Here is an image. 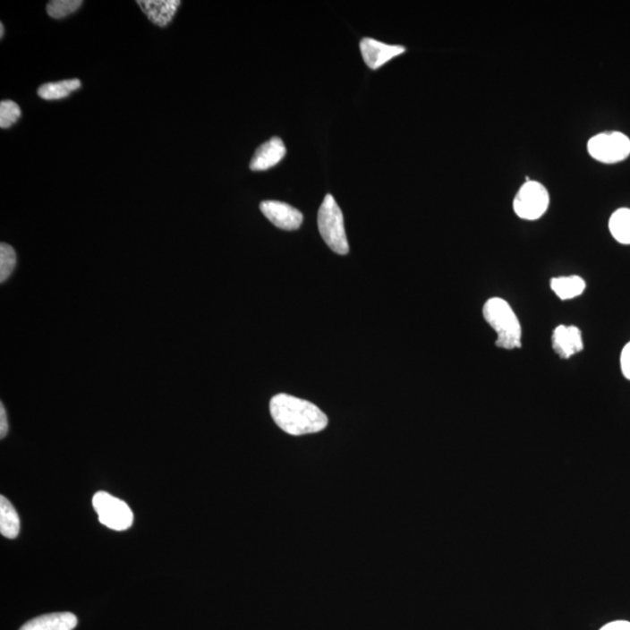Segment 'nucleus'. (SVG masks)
<instances>
[{
  "label": "nucleus",
  "mask_w": 630,
  "mask_h": 630,
  "mask_svg": "<svg viewBox=\"0 0 630 630\" xmlns=\"http://www.w3.org/2000/svg\"><path fill=\"white\" fill-rule=\"evenodd\" d=\"M270 413L277 426L291 436L320 432L328 425V416L317 405L286 394L271 399Z\"/></svg>",
  "instance_id": "1"
},
{
  "label": "nucleus",
  "mask_w": 630,
  "mask_h": 630,
  "mask_svg": "<svg viewBox=\"0 0 630 630\" xmlns=\"http://www.w3.org/2000/svg\"><path fill=\"white\" fill-rule=\"evenodd\" d=\"M483 318L498 333L497 345L503 349L522 347L520 321L509 303L502 298H491L483 306Z\"/></svg>",
  "instance_id": "2"
},
{
  "label": "nucleus",
  "mask_w": 630,
  "mask_h": 630,
  "mask_svg": "<svg viewBox=\"0 0 630 630\" xmlns=\"http://www.w3.org/2000/svg\"><path fill=\"white\" fill-rule=\"evenodd\" d=\"M318 226L321 237L334 252L347 255L349 244L345 235L344 215L333 195H326L319 209Z\"/></svg>",
  "instance_id": "3"
},
{
  "label": "nucleus",
  "mask_w": 630,
  "mask_h": 630,
  "mask_svg": "<svg viewBox=\"0 0 630 630\" xmlns=\"http://www.w3.org/2000/svg\"><path fill=\"white\" fill-rule=\"evenodd\" d=\"M92 507L103 525L116 532H124L133 524V513L128 503L106 491H98L92 498Z\"/></svg>",
  "instance_id": "4"
},
{
  "label": "nucleus",
  "mask_w": 630,
  "mask_h": 630,
  "mask_svg": "<svg viewBox=\"0 0 630 630\" xmlns=\"http://www.w3.org/2000/svg\"><path fill=\"white\" fill-rule=\"evenodd\" d=\"M550 205V195L543 184L526 180L514 200V210L524 220H539Z\"/></svg>",
  "instance_id": "5"
},
{
  "label": "nucleus",
  "mask_w": 630,
  "mask_h": 630,
  "mask_svg": "<svg viewBox=\"0 0 630 630\" xmlns=\"http://www.w3.org/2000/svg\"><path fill=\"white\" fill-rule=\"evenodd\" d=\"M587 149L591 157L600 163H620L630 155V140L621 132H602L591 138Z\"/></svg>",
  "instance_id": "6"
},
{
  "label": "nucleus",
  "mask_w": 630,
  "mask_h": 630,
  "mask_svg": "<svg viewBox=\"0 0 630 630\" xmlns=\"http://www.w3.org/2000/svg\"><path fill=\"white\" fill-rule=\"evenodd\" d=\"M260 210L264 217L275 225L277 228L283 230H297L302 225L303 217L301 211L287 203L280 201H263L260 203Z\"/></svg>",
  "instance_id": "7"
},
{
  "label": "nucleus",
  "mask_w": 630,
  "mask_h": 630,
  "mask_svg": "<svg viewBox=\"0 0 630 630\" xmlns=\"http://www.w3.org/2000/svg\"><path fill=\"white\" fill-rule=\"evenodd\" d=\"M361 54H362L364 63L372 71L381 68L383 64L389 63L394 57L401 55L406 51L405 47L397 45H387L384 42L366 38L360 42Z\"/></svg>",
  "instance_id": "8"
},
{
  "label": "nucleus",
  "mask_w": 630,
  "mask_h": 630,
  "mask_svg": "<svg viewBox=\"0 0 630 630\" xmlns=\"http://www.w3.org/2000/svg\"><path fill=\"white\" fill-rule=\"evenodd\" d=\"M552 347L562 359H570L583 351L582 332L575 326H558L553 332Z\"/></svg>",
  "instance_id": "9"
},
{
  "label": "nucleus",
  "mask_w": 630,
  "mask_h": 630,
  "mask_svg": "<svg viewBox=\"0 0 630 630\" xmlns=\"http://www.w3.org/2000/svg\"><path fill=\"white\" fill-rule=\"evenodd\" d=\"M285 155L286 148L283 140L278 137L271 138L256 149L255 156L250 163V168L252 171H267L279 164Z\"/></svg>",
  "instance_id": "10"
},
{
  "label": "nucleus",
  "mask_w": 630,
  "mask_h": 630,
  "mask_svg": "<svg viewBox=\"0 0 630 630\" xmlns=\"http://www.w3.org/2000/svg\"><path fill=\"white\" fill-rule=\"evenodd\" d=\"M137 4L153 24L165 27L170 24L182 2L179 0H140Z\"/></svg>",
  "instance_id": "11"
},
{
  "label": "nucleus",
  "mask_w": 630,
  "mask_h": 630,
  "mask_svg": "<svg viewBox=\"0 0 630 630\" xmlns=\"http://www.w3.org/2000/svg\"><path fill=\"white\" fill-rule=\"evenodd\" d=\"M78 626V617L72 613H52L26 622L21 630H72Z\"/></svg>",
  "instance_id": "12"
},
{
  "label": "nucleus",
  "mask_w": 630,
  "mask_h": 630,
  "mask_svg": "<svg viewBox=\"0 0 630 630\" xmlns=\"http://www.w3.org/2000/svg\"><path fill=\"white\" fill-rule=\"evenodd\" d=\"M21 532V518L17 510L5 497H0V532L6 539L13 540Z\"/></svg>",
  "instance_id": "13"
},
{
  "label": "nucleus",
  "mask_w": 630,
  "mask_h": 630,
  "mask_svg": "<svg viewBox=\"0 0 630 630\" xmlns=\"http://www.w3.org/2000/svg\"><path fill=\"white\" fill-rule=\"evenodd\" d=\"M551 289L559 299L567 301L579 297L586 289L585 280L579 276L558 277L551 280Z\"/></svg>",
  "instance_id": "14"
},
{
  "label": "nucleus",
  "mask_w": 630,
  "mask_h": 630,
  "mask_svg": "<svg viewBox=\"0 0 630 630\" xmlns=\"http://www.w3.org/2000/svg\"><path fill=\"white\" fill-rule=\"evenodd\" d=\"M81 81L78 79L60 81V82L46 83L39 88L38 95L46 101L63 99L80 89Z\"/></svg>",
  "instance_id": "15"
},
{
  "label": "nucleus",
  "mask_w": 630,
  "mask_h": 630,
  "mask_svg": "<svg viewBox=\"0 0 630 630\" xmlns=\"http://www.w3.org/2000/svg\"><path fill=\"white\" fill-rule=\"evenodd\" d=\"M609 230L618 243L630 244V209L614 211L609 220Z\"/></svg>",
  "instance_id": "16"
},
{
  "label": "nucleus",
  "mask_w": 630,
  "mask_h": 630,
  "mask_svg": "<svg viewBox=\"0 0 630 630\" xmlns=\"http://www.w3.org/2000/svg\"><path fill=\"white\" fill-rule=\"evenodd\" d=\"M82 0H53L47 5V13L54 19H63L76 13L82 5Z\"/></svg>",
  "instance_id": "17"
},
{
  "label": "nucleus",
  "mask_w": 630,
  "mask_h": 630,
  "mask_svg": "<svg viewBox=\"0 0 630 630\" xmlns=\"http://www.w3.org/2000/svg\"><path fill=\"white\" fill-rule=\"evenodd\" d=\"M15 264H17V255L14 249L6 243L0 244V282L4 283L9 279Z\"/></svg>",
  "instance_id": "18"
},
{
  "label": "nucleus",
  "mask_w": 630,
  "mask_h": 630,
  "mask_svg": "<svg viewBox=\"0 0 630 630\" xmlns=\"http://www.w3.org/2000/svg\"><path fill=\"white\" fill-rule=\"evenodd\" d=\"M21 116V107L13 101H3L0 103V128L9 129L17 123Z\"/></svg>",
  "instance_id": "19"
},
{
  "label": "nucleus",
  "mask_w": 630,
  "mask_h": 630,
  "mask_svg": "<svg viewBox=\"0 0 630 630\" xmlns=\"http://www.w3.org/2000/svg\"><path fill=\"white\" fill-rule=\"evenodd\" d=\"M621 370L625 378L630 381V342L625 345L621 353Z\"/></svg>",
  "instance_id": "20"
},
{
  "label": "nucleus",
  "mask_w": 630,
  "mask_h": 630,
  "mask_svg": "<svg viewBox=\"0 0 630 630\" xmlns=\"http://www.w3.org/2000/svg\"><path fill=\"white\" fill-rule=\"evenodd\" d=\"M7 431H9V422H7L5 407L2 403L0 404V438L2 439L6 437Z\"/></svg>",
  "instance_id": "21"
},
{
  "label": "nucleus",
  "mask_w": 630,
  "mask_h": 630,
  "mask_svg": "<svg viewBox=\"0 0 630 630\" xmlns=\"http://www.w3.org/2000/svg\"><path fill=\"white\" fill-rule=\"evenodd\" d=\"M600 630H630V622L614 621L607 624Z\"/></svg>",
  "instance_id": "22"
},
{
  "label": "nucleus",
  "mask_w": 630,
  "mask_h": 630,
  "mask_svg": "<svg viewBox=\"0 0 630 630\" xmlns=\"http://www.w3.org/2000/svg\"><path fill=\"white\" fill-rule=\"evenodd\" d=\"M4 37V24H0V38Z\"/></svg>",
  "instance_id": "23"
}]
</instances>
